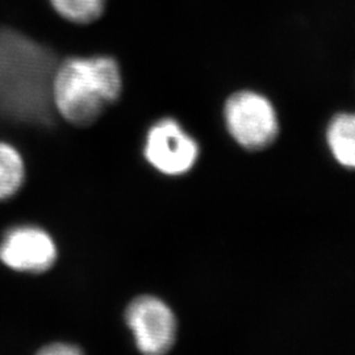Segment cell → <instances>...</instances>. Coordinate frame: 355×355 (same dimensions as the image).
Masks as SVG:
<instances>
[{"label":"cell","mask_w":355,"mask_h":355,"mask_svg":"<svg viewBox=\"0 0 355 355\" xmlns=\"http://www.w3.org/2000/svg\"><path fill=\"white\" fill-rule=\"evenodd\" d=\"M54 51L12 28H0V120L54 124Z\"/></svg>","instance_id":"obj_1"},{"label":"cell","mask_w":355,"mask_h":355,"mask_svg":"<svg viewBox=\"0 0 355 355\" xmlns=\"http://www.w3.org/2000/svg\"><path fill=\"white\" fill-rule=\"evenodd\" d=\"M121 89V70L114 57H70L57 64L51 98L55 111L66 121L89 127L119 101Z\"/></svg>","instance_id":"obj_2"},{"label":"cell","mask_w":355,"mask_h":355,"mask_svg":"<svg viewBox=\"0 0 355 355\" xmlns=\"http://www.w3.org/2000/svg\"><path fill=\"white\" fill-rule=\"evenodd\" d=\"M230 136L248 150L271 145L279 133L277 111L266 95L254 89L233 92L224 107Z\"/></svg>","instance_id":"obj_3"},{"label":"cell","mask_w":355,"mask_h":355,"mask_svg":"<svg viewBox=\"0 0 355 355\" xmlns=\"http://www.w3.org/2000/svg\"><path fill=\"white\" fill-rule=\"evenodd\" d=\"M125 321L144 354H165L175 343V316L166 303L154 296L135 299L128 305Z\"/></svg>","instance_id":"obj_4"},{"label":"cell","mask_w":355,"mask_h":355,"mask_svg":"<svg viewBox=\"0 0 355 355\" xmlns=\"http://www.w3.org/2000/svg\"><path fill=\"white\" fill-rule=\"evenodd\" d=\"M145 158L159 173L177 177L189 173L199 157V145L173 119L154 124L146 136Z\"/></svg>","instance_id":"obj_5"},{"label":"cell","mask_w":355,"mask_h":355,"mask_svg":"<svg viewBox=\"0 0 355 355\" xmlns=\"http://www.w3.org/2000/svg\"><path fill=\"white\" fill-rule=\"evenodd\" d=\"M55 259V243L44 229L37 227L11 229L0 243V261L16 271L44 272Z\"/></svg>","instance_id":"obj_6"},{"label":"cell","mask_w":355,"mask_h":355,"mask_svg":"<svg viewBox=\"0 0 355 355\" xmlns=\"http://www.w3.org/2000/svg\"><path fill=\"white\" fill-rule=\"evenodd\" d=\"M327 142L340 165L355 170V114H336L327 129Z\"/></svg>","instance_id":"obj_7"},{"label":"cell","mask_w":355,"mask_h":355,"mask_svg":"<svg viewBox=\"0 0 355 355\" xmlns=\"http://www.w3.org/2000/svg\"><path fill=\"white\" fill-rule=\"evenodd\" d=\"M26 166L21 155L8 144L0 142V200L8 199L21 189Z\"/></svg>","instance_id":"obj_8"},{"label":"cell","mask_w":355,"mask_h":355,"mask_svg":"<svg viewBox=\"0 0 355 355\" xmlns=\"http://www.w3.org/2000/svg\"><path fill=\"white\" fill-rule=\"evenodd\" d=\"M49 3L58 16L76 26L98 21L107 10V0H49Z\"/></svg>","instance_id":"obj_9"},{"label":"cell","mask_w":355,"mask_h":355,"mask_svg":"<svg viewBox=\"0 0 355 355\" xmlns=\"http://www.w3.org/2000/svg\"><path fill=\"white\" fill-rule=\"evenodd\" d=\"M40 354L45 355H74L80 354L82 350L74 346V345H67V343H53L49 346H45L38 352Z\"/></svg>","instance_id":"obj_10"}]
</instances>
